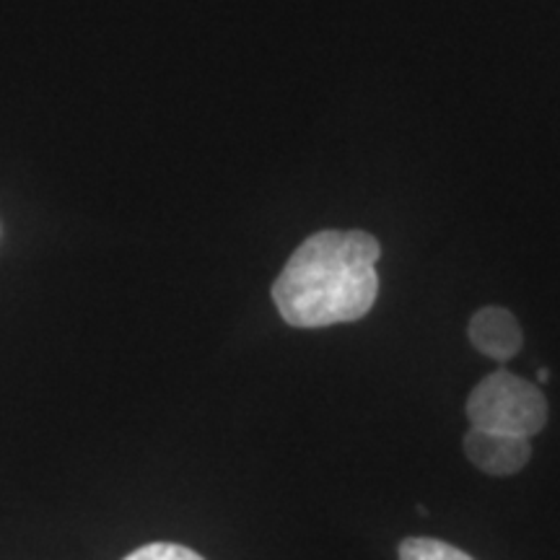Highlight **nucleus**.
Segmentation results:
<instances>
[{"label": "nucleus", "mask_w": 560, "mask_h": 560, "mask_svg": "<svg viewBox=\"0 0 560 560\" xmlns=\"http://www.w3.org/2000/svg\"><path fill=\"white\" fill-rule=\"evenodd\" d=\"M470 342L488 359L509 361L522 348V327L509 310L486 306L470 319Z\"/></svg>", "instance_id": "nucleus-4"}, {"label": "nucleus", "mask_w": 560, "mask_h": 560, "mask_svg": "<svg viewBox=\"0 0 560 560\" xmlns=\"http://www.w3.org/2000/svg\"><path fill=\"white\" fill-rule=\"evenodd\" d=\"M380 242L366 231H319L285 262L272 299L293 327H330L366 317L380 293Z\"/></svg>", "instance_id": "nucleus-1"}, {"label": "nucleus", "mask_w": 560, "mask_h": 560, "mask_svg": "<svg viewBox=\"0 0 560 560\" xmlns=\"http://www.w3.org/2000/svg\"><path fill=\"white\" fill-rule=\"evenodd\" d=\"M465 452L478 470L499 475V478L524 470V465L532 457L529 439L511 436V433L501 431L475 429V425L465 436Z\"/></svg>", "instance_id": "nucleus-3"}, {"label": "nucleus", "mask_w": 560, "mask_h": 560, "mask_svg": "<svg viewBox=\"0 0 560 560\" xmlns=\"http://www.w3.org/2000/svg\"><path fill=\"white\" fill-rule=\"evenodd\" d=\"M467 418L475 429L532 439L545 429L548 402L532 382L509 371H493L470 392Z\"/></svg>", "instance_id": "nucleus-2"}, {"label": "nucleus", "mask_w": 560, "mask_h": 560, "mask_svg": "<svg viewBox=\"0 0 560 560\" xmlns=\"http://www.w3.org/2000/svg\"><path fill=\"white\" fill-rule=\"evenodd\" d=\"M122 560H206V558H200L198 552L185 548V545L153 542V545H143V548L130 552V556Z\"/></svg>", "instance_id": "nucleus-6"}, {"label": "nucleus", "mask_w": 560, "mask_h": 560, "mask_svg": "<svg viewBox=\"0 0 560 560\" xmlns=\"http://www.w3.org/2000/svg\"><path fill=\"white\" fill-rule=\"evenodd\" d=\"M537 376H540V382H548V380H550V371H548V369H542L540 374H537Z\"/></svg>", "instance_id": "nucleus-7"}, {"label": "nucleus", "mask_w": 560, "mask_h": 560, "mask_svg": "<svg viewBox=\"0 0 560 560\" xmlns=\"http://www.w3.org/2000/svg\"><path fill=\"white\" fill-rule=\"evenodd\" d=\"M400 560H472L467 552L431 537H410L400 545Z\"/></svg>", "instance_id": "nucleus-5"}]
</instances>
